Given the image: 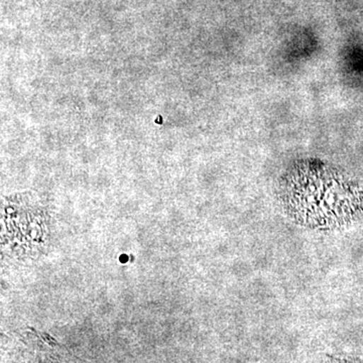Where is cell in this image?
Returning a JSON list of instances; mask_svg holds the SVG:
<instances>
[{
  "label": "cell",
  "instance_id": "obj_1",
  "mask_svg": "<svg viewBox=\"0 0 363 363\" xmlns=\"http://www.w3.org/2000/svg\"><path fill=\"white\" fill-rule=\"evenodd\" d=\"M284 210L295 221L313 229H334L352 221L363 204L355 187L327 168L296 170L282 186Z\"/></svg>",
  "mask_w": 363,
  "mask_h": 363
}]
</instances>
